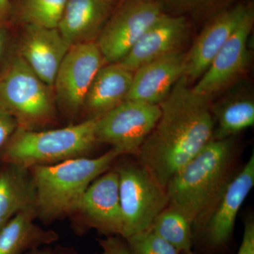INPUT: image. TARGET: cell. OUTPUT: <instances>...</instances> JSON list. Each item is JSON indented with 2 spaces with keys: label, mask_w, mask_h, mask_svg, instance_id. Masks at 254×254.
I'll use <instances>...</instances> for the list:
<instances>
[{
  "label": "cell",
  "mask_w": 254,
  "mask_h": 254,
  "mask_svg": "<svg viewBox=\"0 0 254 254\" xmlns=\"http://www.w3.org/2000/svg\"><path fill=\"white\" fill-rule=\"evenodd\" d=\"M9 0H0V18L4 17L9 10Z\"/></svg>",
  "instance_id": "f1b7e54d"
},
{
  "label": "cell",
  "mask_w": 254,
  "mask_h": 254,
  "mask_svg": "<svg viewBox=\"0 0 254 254\" xmlns=\"http://www.w3.org/2000/svg\"><path fill=\"white\" fill-rule=\"evenodd\" d=\"M18 127L17 121L11 115L0 109V150L5 147Z\"/></svg>",
  "instance_id": "484cf974"
},
{
  "label": "cell",
  "mask_w": 254,
  "mask_h": 254,
  "mask_svg": "<svg viewBox=\"0 0 254 254\" xmlns=\"http://www.w3.org/2000/svg\"><path fill=\"white\" fill-rule=\"evenodd\" d=\"M68 0H23L21 17L27 25L56 28Z\"/></svg>",
  "instance_id": "603a6c76"
},
{
  "label": "cell",
  "mask_w": 254,
  "mask_h": 254,
  "mask_svg": "<svg viewBox=\"0 0 254 254\" xmlns=\"http://www.w3.org/2000/svg\"><path fill=\"white\" fill-rule=\"evenodd\" d=\"M115 0H68L58 29L70 47L94 41L113 11Z\"/></svg>",
  "instance_id": "e0dca14e"
},
{
  "label": "cell",
  "mask_w": 254,
  "mask_h": 254,
  "mask_svg": "<svg viewBox=\"0 0 254 254\" xmlns=\"http://www.w3.org/2000/svg\"><path fill=\"white\" fill-rule=\"evenodd\" d=\"M36 208L16 214L0 228V254H26L58 240V234L36 225Z\"/></svg>",
  "instance_id": "d6986e66"
},
{
  "label": "cell",
  "mask_w": 254,
  "mask_h": 254,
  "mask_svg": "<svg viewBox=\"0 0 254 254\" xmlns=\"http://www.w3.org/2000/svg\"><path fill=\"white\" fill-rule=\"evenodd\" d=\"M130 254H180L173 247L150 229L125 239Z\"/></svg>",
  "instance_id": "d4e9b609"
},
{
  "label": "cell",
  "mask_w": 254,
  "mask_h": 254,
  "mask_svg": "<svg viewBox=\"0 0 254 254\" xmlns=\"http://www.w3.org/2000/svg\"><path fill=\"white\" fill-rule=\"evenodd\" d=\"M254 24V9L252 4L243 19L215 57L208 69L202 75L193 91L208 100L233 83L250 64L248 41Z\"/></svg>",
  "instance_id": "8fae6325"
},
{
  "label": "cell",
  "mask_w": 254,
  "mask_h": 254,
  "mask_svg": "<svg viewBox=\"0 0 254 254\" xmlns=\"http://www.w3.org/2000/svg\"><path fill=\"white\" fill-rule=\"evenodd\" d=\"M160 115V105L126 100L98 118L97 140L111 145L120 155H138Z\"/></svg>",
  "instance_id": "ba28073f"
},
{
  "label": "cell",
  "mask_w": 254,
  "mask_h": 254,
  "mask_svg": "<svg viewBox=\"0 0 254 254\" xmlns=\"http://www.w3.org/2000/svg\"><path fill=\"white\" fill-rule=\"evenodd\" d=\"M1 36H0V53H1Z\"/></svg>",
  "instance_id": "1f68e13d"
},
{
  "label": "cell",
  "mask_w": 254,
  "mask_h": 254,
  "mask_svg": "<svg viewBox=\"0 0 254 254\" xmlns=\"http://www.w3.org/2000/svg\"><path fill=\"white\" fill-rule=\"evenodd\" d=\"M51 88L19 57L0 78V109L11 115L18 127L34 129L54 118Z\"/></svg>",
  "instance_id": "5b68a950"
},
{
  "label": "cell",
  "mask_w": 254,
  "mask_h": 254,
  "mask_svg": "<svg viewBox=\"0 0 254 254\" xmlns=\"http://www.w3.org/2000/svg\"><path fill=\"white\" fill-rule=\"evenodd\" d=\"M181 254H195L193 253V252H192L191 250H190V251H188V252H183V253H182Z\"/></svg>",
  "instance_id": "4dcf8cb0"
},
{
  "label": "cell",
  "mask_w": 254,
  "mask_h": 254,
  "mask_svg": "<svg viewBox=\"0 0 254 254\" xmlns=\"http://www.w3.org/2000/svg\"><path fill=\"white\" fill-rule=\"evenodd\" d=\"M187 33L188 21L185 16L164 13L119 63L134 72L145 64L179 52Z\"/></svg>",
  "instance_id": "5bb4252c"
},
{
  "label": "cell",
  "mask_w": 254,
  "mask_h": 254,
  "mask_svg": "<svg viewBox=\"0 0 254 254\" xmlns=\"http://www.w3.org/2000/svg\"><path fill=\"white\" fill-rule=\"evenodd\" d=\"M185 54L180 51L145 64L133 72L127 100L159 105L185 76Z\"/></svg>",
  "instance_id": "9a60e30c"
},
{
  "label": "cell",
  "mask_w": 254,
  "mask_h": 254,
  "mask_svg": "<svg viewBox=\"0 0 254 254\" xmlns=\"http://www.w3.org/2000/svg\"><path fill=\"white\" fill-rule=\"evenodd\" d=\"M133 76V71L119 63L102 66L83 103V108L91 118H99L125 101L131 89Z\"/></svg>",
  "instance_id": "ac0fdd59"
},
{
  "label": "cell",
  "mask_w": 254,
  "mask_h": 254,
  "mask_svg": "<svg viewBox=\"0 0 254 254\" xmlns=\"http://www.w3.org/2000/svg\"><path fill=\"white\" fill-rule=\"evenodd\" d=\"M164 13L159 0H124L112 12L95 41L105 63H120Z\"/></svg>",
  "instance_id": "52a82bcc"
},
{
  "label": "cell",
  "mask_w": 254,
  "mask_h": 254,
  "mask_svg": "<svg viewBox=\"0 0 254 254\" xmlns=\"http://www.w3.org/2000/svg\"><path fill=\"white\" fill-rule=\"evenodd\" d=\"M189 82L182 76L159 105L160 119L137 155L139 163L164 188L213 139L210 100L196 94Z\"/></svg>",
  "instance_id": "6da1fadb"
},
{
  "label": "cell",
  "mask_w": 254,
  "mask_h": 254,
  "mask_svg": "<svg viewBox=\"0 0 254 254\" xmlns=\"http://www.w3.org/2000/svg\"><path fill=\"white\" fill-rule=\"evenodd\" d=\"M75 213L80 214L88 226L103 235L123 237V216L117 169L108 170L92 182Z\"/></svg>",
  "instance_id": "7c38bea8"
},
{
  "label": "cell",
  "mask_w": 254,
  "mask_h": 254,
  "mask_svg": "<svg viewBox=\"0 0 254 254\" xmlns=\"http://www.w3.org/2000/svg\"><path fill=\"white\" fill-rule=\"evenodd\" d=\"M69 48L58 28L27 25L20 57L42 81L53 87Z\"/></svg>",
  "instance_id": "2e32d148"
},
{
  "label": "cell",
  "mask_w": 254,
  "mask_h": 254,
  "mask_svg": "<svg viewBox=\"0 0 254 254\" xmlns=\"http://www.w3.org/2000/svg\"><path fill=\"white\" fill-rule=\"evenodd\" d=\"M120 237L107 236L106 238L98 241L101 250L96 254H130L126 242Z\"/></svg>",
  "instance_id": "4316f807"
},
{
  "label": "cell",
  "mask_w": 254,
  "mask_h": 254,
  "mask_svg": "<svg viewBox=\"0 0 254 254\" xmlns=\"http://www.w3.org/2000/svg\"><path fill=\"white\" fill-rule=\"evenodd\" d=\"M120 156L111 148L97 158L79 157L29 169L36 191L37 218L50 223L74 213L88 187Z\"/></svg>",
  "instance_id": "3957f363"
},
{
  "label": "cell",
  "mask_w": 254,
  "mask_h": 254,
  "mask_svg": "<svg viewBox=\"0 0 254 254\" xmlns=\"http://www.w3.org/2000/svg\"><path fill=\"white\" fill-rule=\"evenodd\" d=\"M163 8L173 10L177 15L188 14L208 19L222 10L236 4L237 0H159Z\"/></svg>",
  "instance_id": "cb8c5ba5"
},
{
  "label": "cell",
  "mask_w": 254,
  "mask_h": 254,
  "mask_svg": "<svg viewBox=\"0 0 254 254\" xmlns=\"http://www.w3.org/2000/svg\"><path fill=\"white\" fill-rule=\"evenodd\" d=\"M36 208V191L29 169L6 164L0 170V228L16 214Z\"/></svg>",
  "instance_id": "ffe728a7"
},
{
  "label": "cell",
  "mask_w": 254,
  "mask_h": 254,
  "mask_svg": "<svg viewBox=\"0 0 254 254\" xmlns=\"http://www.w3.org/2000/svg\"><path fill=\"white\" fill-rule=\"evenodd\" d=\"M249 4L239 2L209 18L188 53L185 54V76L198 79L243 19Z\"/></svg>",
  "instance_id": "4fadbf2b"
},
{
  "label": "cell",
  "mask_w": 254,
  "mask_h": 254,
  "mask_svg": "<svg viewBox=\"0 0 254 254\" xmlns=\"http://www.w3.org/2000/svg\"><path fill=\"white\" fill-rule=\"evenodd\" d=\"M237 254H254V220L249 216L245 221L243 237Z\"/></svg>",
  "instance_id": "83f0119b"
},
{
  "label": "cell",
  "mask_w": 254,
  "mask_h": 254,
  "mask_svg": "<svg viewBox=\"0 0 254 254\" xmlns=\"http://www.w3.org/2000/svg\"><path fill=\"white\" fill-rule=\"evenodd\" d=\"M105 61L95 41L70 47L57 73L55 98L69 113L83 108L92 82Z\"/></svg>",
  "instance_id": "30bf717a"
},
{
  "label": "cell",
  "mask_w": 254,
  "mask_h": 254,
  "mask_svg": "<svg viewBox=\"0 0 254 254\" xmlns=\"http://www.w3.org/2000/svg\"><path fill=\"white\" fill-rule=\"evenodd\" d=\"M236 158L232 138L211 140L168 182V205L180 210L194 227L235 176Z\"/></svg>",
  "instance_id": "7a4b0ae2"
},
{
  "label": "cell",
  "mask_w": 254,
  "mask_h": 254,
  "mask_svg": "<svg viewBox=\"0 0 254 254\" xmlns=\"http://www.w3.org/2000/svg\"><path fill=\"white\" fill-rule=\"evenodd\" d=\"M123 213V238L148 230L168 205L166 189L160 186L141 164L117 168Z\"/></svg>",
  "instance_id": "8992f818"
},
{
  "label": "cell",
  "mask_w": 254,
  "mask_h": 254,
  "mask_svg": "<svg viewBox=\"0 0 254 254\" xmlns=\"http://www.w3.org/2000/svg\"><path fill=\"white\" fill-rule=\"evenodd\" d=\"M149 229L173 245L180 254L191 250L193 223L178 209L168 205L155 218Z\"/></svg>",
  "instance_id": "7402d4cb"
},
{
  "label": "cell",
  "mask_w": 254,
  "mask_h": 254,
  "mask_svg": "<svg viewBox=\"0 0 254 254\" xmlns=\"http://www.w3.org/2000/svg\"><path fill=\"white\" fill-rule=\"evenodd\" d=\"M97 120L90 118L78 125L48 131L18 127L5 145L1 160L5 164L31 169L83 157L98 143Z\"/></svg>",
  "instance_id": "277c9868"
},
{
  "label": "cell",
  "mask_w": 254,
  "mask_h": 254,
  "mask_svg": "<svg viewBox=\"0 0 254 254\" xmlns=\"http://www.w3.org/2000/svg\"><path fill=\"white\" fill-rule=\"evenodd\" d=\"M26 254H52V252L48 248H38L30 251Z\"/></svg>",
  "instance_id": "f546056e"
},
{
  "label": "cell",
  "mask_w": 254,
  "mask_h": 254,
  "mask_svg": "<svg viewBox=\"0 0 254 254\" xmlns=\"http://www.w3.org/2000/svg\"><path fill=\"white\" fill-rule=\"evenodd\" d=\"M254 186V155L229 184L216 203L193 227L209 248L218 250L228 243L233 234L237 214Z\"/></svg>",
  "instance_id": "9c48e42d"
},
{
  "label": "cell",
  "mask_w": 254,
  "mask_h": 254,
  "mask_svg": "<svg viewBox=\"0 0 254 254\" xmlns=\"http://www.w3.org/2000/svg\"><path fill=\"white\" fill-rule=\"evenodd\" d=\"M214 120L213 139L232 138L254 124V101L239 96L210 108Z\"/></svg>",
  "instance_id": "44dd1931"
}]
</instances>
